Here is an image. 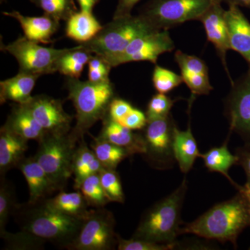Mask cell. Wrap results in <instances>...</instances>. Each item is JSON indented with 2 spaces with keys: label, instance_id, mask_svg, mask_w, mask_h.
Segmentation results:
<instances>
[{
  "label": "cell",
  "instance_id": "cell-10",
  "mask_svg": "<svg viewBox=\"0 0 250 250\" xmlns=\"http://www.w3.org/2000/svg\"><path fill=\"white\" fill-rule=\"evenodd\" d=\"M177 126L171 113L166 118L148 121L144 128L146 152L143 156L149 165L158 170H168L173 167L174 129Z\"/></svg>",
  "mask_w": 250,
  "mask_h": 250
},
{
  "label": "cell",
  "instance_id": "cell-33",
  "mask_svg": "<svg viewBox=\"0 0 250 250\" xmlns=\"http://www.w3.org/2000/svg\"><path fill=\"white\" fill-rule=\"evenodd\" d=\"M4 240L8 249L39 250L43 248L45 241L39 239L27 232L21 231L16 233L5 231L0 234Z\"/></svg>",
  "mask_w": 250,
  "mask_h": 250
},
{
  "label": "cell",
  "instance_id": "cell-43",
  "mask_svg": "<svg viewBox=\"0 0 250 250\" xmlns=\"http://www.w3.org/2000/svg\"><path fill=\"white\" fill-rule=\"evenodd\" d=\"M109 72L88 69V80L93 82H103L109 81V77H108Z\"/></svg>",
  "mask_w": 250,
  "mask_h": 250
},
{
  "label": "cell",
  "instance_id": "cell-49",
  "mask_svg": "<svg viewBox=\"0 0 250 250\" xmlns=\"http://www.w3.org/2000/svg\"><path fill=\"white\" fill-rule=\"evenodd\" d=\"M249 8H250V5Z\"/></svg>",
  "mask_w": 250,
  "mask_h": 250
},
{
  "label": "cell",
  "instance_id": "cell-47",
  "mask_svg": "<svg viewBox=\"0 0 250 250\" xmlns=\"http://www.w3.org/2000/svg\"><path fill=\"white\" fill-rule=\"evenodd\" d=\"M72 1H74V2H75V0H72Z\"/></svg>",
  "mask_w": 250,
  "mask_h": 250
},
{
  "label": "cell",
  "instance_id": "cell-18",
  "mask_svg": "<svg viewBox=\"0 0 250 250\" xmlns=\"http://www.w3.org/2000/svg\"><path fill=\"white\" fill-rule=\"evenodd\" d=\"M103 121V126L98 136L99 139L127 149L131 156L145 154L146 147L142 134L134 133L133 130L113 121L108 115Z\"/></svg>",
  "mask_w": 250,
  "mask_h": 250
},
{
  "label": "cell",
  "instance_id": "cell-46",
  "mask_svg": "<svg viewBox=\"0 0 250 250\" xmlns=\"http://www.w3.org/2000/svg\"><path fill=\"white\" fill-rule=\"evenodd\" d=\"M229 5H236L238 6H246L249 7L250 0H223Z\"/></svg>",
  "mask_w": 250,
  "mask_h": 250
},
{
  "label": "cell",
  "instance_id": "cell-16",
  "mask_svg": "<svg viewBox=\"0 0 250 250\" xmlns=\"http://www.w3.org/2000/svg\"><path fill=\"white\" fill-rule=\"evenodd\" d=\"M230 49L236 51L249 64L250 70V23L239 6L229 5L225 11Z\"/></svg>",
  "mask_w": 250,
  "mask_h": 250
},
{
  "label": "cell",
  "instance_id": "cell-12",
  "mask_svg": "<svg viewBox=\"0 0 250 250\" xmlns=\"http://www.w3.org/2000/svg\"><path fill=\"white\" fill-rule=\"evenodd\" d=\"M174 44L167 30L152 31L134 39L124 52L106 61L112 67L146 61L156 64L161 54L172 52Z\"/></svg>",
  "mask_w": 250,
  "mask_h": 250
},
{
  "label": "cell",
  "instance_id": "cell-37",
  "mask_svg": "<svg viewBox=\"0 0 250 250\" xmlns=\"http://www.w3.org/2000/svg\"><path fill=\"white\" fill-rule=\"evenodd\" d=\"M175 244H160L153 242L145 241L139 238H131V239H124L118 237V250H173L177 247Z\"/></svg>",
  "mask_w": 250,
  "mask_h": 250
},
{
  "label": "cell",
  "instance_id": "cell-30",
  "mask_svg": "<svg viewBox=\"0 0 250 250\" xmlns=\"http://www.w3.org/2000/svg\"><path fill=\"white\" fill-rule=\"evenodd\" d=\"M104 191L111 202L123 204L125 197L121 177L116 169L103 167L99 172Z\"/></svg>",
  "mask_w": 250,
  "mask_h": 250
},
{
  "label": "cell",
  "instance_id": "cell-36",
  "mask_svg": "<svg viewBox=\"0 0 250 250\" xmlns=\"http://www.w3.org/2000/svg\"><path fill=\"white\" fill-rule=\"evenodd\" d=\"M174 59L179 65L181 73L208 75V67L205 62L195 56L188 55L178 50L174 54Z\"/></svg>",
  "mask_w": 250,
  "mask_h": 250
},
{
  "label": "cell",
  "instance_id": "cell-11",
  "mask_svg": "<svg viewBox=\"0 0 250 250\" xmlns=\"http://www.w3.org/2000/svg\"><path fill=\"white\" fill-rule=\"evenodd\" d=\"M225 114L229 123V132L241 136L250 146V70L231 83V89L225 100Z\"/></svg>",
  "mask_w": 250,
  "mask_h": 250
},
{
  "label": "cell",
  "instance_id": "cell-50",
  "mask_svg": "<svg viewBox=\"0 0 250 250\" xmlns=\"http://www.w3.org/2000/svg\"><path fill=\"white\" fill-rule=\"evenodd\" d=\"M249 250H250V248H249Z\"/></svg>",
  "mask_w": 250,
  "mask_h": 250
},
{
  "label": "cell",
  "instance_id": "cell-40",
  "mask_svg": "<svg viewBox=\"0 0 250 250\" xmlns=\"http://www.w3.org/2000/svg\"><path fill=\"white\" fill-rule=\"evenodd\" d=\"M147 124V118L146 114L141 110L134 107L121 123V125L133 131L143 129Z\"/></svg>",
  "mask_w": 250,
  "mask_h": 250
},
{
  "label": "cell",
  "instance_id": "cell-48",
  "mask_svg": "<svg viewBox=\"0 0 250 250\" xmlns=\"http://www.w3.org/2000/svg\"><path fill=\"white\" fill-rule=\"evenodd\" d=\"M1 1H4V0H1Z\"/></svg>",
  "mask_w": 250,
  "mask_h": 250
},
{
  "label": "cell",
  "instance_id": "cell-19",
  "mask_svg": "<svg viewBox=\"0 0 250 250\" xmlns=\"http://www.w3.org/2000/svg\"><path fill=\"white\" fill-rule=\"evenodd\" d=\"M2 14L18 21L22 27L24 36L38 43L47 44L52 42L51 38L59 29V21L47 15L30 17L23 16L16 11L3 12Z\"/></svg>",
  "mask_w": 250,
  "mask_h": 250
},
{
  "label": "cell",
  "instance_id": "cell-38",
  "mask_svg": "<svg viewBox=\"0 0 250 250\" xmlns=\"http://www.w3.org/2000/svg\"><path fill=\"white\" fill-rule=\"evenodd\" d=\"M184 83L191 91L192 95H208L213 89L208 75L200 74L181 73Z\"/></svg>",
  "mask_w": 250,
  "mask_h": 250
},
{
  "label": "cell",
  "instance_id": "cell-20",
  "mask_svg": "<svg viewBox=\"0 0 250 250\" xmlns=\"http://www.w3.org/2000/svg\"><path fill=\"white\" fill-rule=\"evenodd\" d=\"M27 140L15 134L6 126L0 130V175L5 174L11 169L17 167L24 159L27 151Z\"/></svg>",
  "mask_w": 250,
  "mask_h": 250
},
{
  "label": "cell",
  "instance_id": "cell-17",
  "mask_svg": "<svg viewBox=\"0 0 250 250\" xmlns=\"http://www.w3.org/2000/svg\"><path fill=\"white\" fill-rule=\"evenodd\" d=\"M195 95H192L189 100L188 125L185 131H181L177 126L174 129L173 150L174 159L178 164L179 169L184 174L191 170L197 158L200 157L196 140L192 134L190 126V111Z\"/></svg>",
  "mask_w": 250,
  "mask_h": 250
},
{
  "label": "cell",
  "instance_id": "cell-1",
  "mask_svg": "<svg viewBox=\"0 0 250 250\" xmlns=\"http://www.w3.org/2000/svg\"><path fill=\"white\" fill-rule=\"evenodd\" d=\"M12 216L21 231L68 250L76 240L84 220L54 209L47 199L16 204Z\"/></svg>",
  "mask_w": 250,
  "mask_h": 250
},
{
  "label": "cell",
  "instance_id": "cell-31",
  "mask_svg": "<svg viewBox=\"0 0 250 250\" xmlns=\"http://www.w3.org/2000/svg\"><path fill=\"white\" fill-rule=\"evenodd\" d=\"M45 12V15L56 21H66L77 11L75 2L72 0H31Z\"/></svg>",
  "mask_w": 250,
  "mask_h": 250
},
{
  "label": "cell",
  "instance_id": "cell-24",
  "mask_svg": "<svg viewBox=\"0 0 250 250\" xmlns=\"http://www.w3.org/2000/svg\"><path fill=\"white\" fill-rule=\"evenodd\" d=\"M103 167L93 149L88 147L83 138L81 139L75 149L72 161L75 188L77 190L83 179L92 174L99 173Z\"/></svg>",
  "mask_w": 250,
  "mask_h": 250
},
{
  "label": "cell",
  "instance_id": "cell-23",
  "mask_svg": "<svg viewBox=\"0 0 250 250\" xmlns=\"http://www.w3.org/2000/svg\"><path fill=\"white\" fill-rule=\"evenodd\" d=\"M103 28L93 13L75 11L66 21L65 34L72 40L83 44L91 41Z\"/></svg>",
  "mask_w": 250,
  "mask_h": 250
},
{
  "label": "cell",
  "instance_id": "cell-39",
  "mask_svg": "<svg viewBox=\"0 0 250 250\" xmlns=\"http://www.w3.org/2000/svg\"><path fill=\"white\" fill-rule=\"evenodd\" d=\"M133 108L132 105L126 100L115 98L110 104L107 115L113 121L121 124Z\"/></svg>",
  "mask_w": 250,
  "mask_h": 250
},
{
  "label": "cell",
  "instance_id": "cell-27",
  "mask_svg": "<svg viewBox=\"0 0 250 250\" xmlns=\"http://www.w3.org/2000/svg\"><path fill=\"white\" fill-rule=\"evenodd\" d=\"M92 56L93 54L81 45L68 48L59 59L57 71L70 78L79 79Z\"/></svg>",
  "mask_w": 250,
  "mask_h": 250
},
{
  "label": "cell",
  "instance_id": "cell-34",
  "mask_svg": "<svg viewBox=\"0 0 250 250\" xmlns=\"http://www.w3.org/2000/svg\"><path fill=\"white\" fill-rule=\"evenodd\" d=\"M152 82L158 93L166 94L177 88L184 81L182 75L156 65L153 71Z\"/></svg>",
  "mask_w": 250,
  "mask_h": 250
},
{
  "label": "cell",
  "instance_id": "cell-32",
  "mask_svg": "<svg viewBox=\"0 0 250 250\" xmlns=\"http://www.w3.org/2000/svg\"><path fill=\"white\" fill-rule=\"evenodd\" d=\"M16 201L14 187L5 179L1 177L0 184V234L6 231V225L11 215L13 214Z\"/></svg>",
  "mask_w": 250,
  "mask_h": 250
},
{
  "label": "cell",
  "instance_id": "cell-13",
  "mask_svg": "<svg viewBox=\"0 0 250 250\" xmlns=\"http://www.w3.org/2000/svg\"><path fill=\"white\" fill-rule=\"evenodd\" d=\"M22 105L47 132L65 134L71 131L72 117L64 111L60 100L37 95Z\"/></svg>",
  "mask_w": 250,
  "mask_h": 250
},
{
  "label": "cell",
  "instance_id": "cell-26",
  "mask_svg": "<svg viewBox=\"0 0 250 250\" xmlns=\"http://www.w3.org/2000/svg\"><path fill=\"white\" fill-rule=\"evenodd\" d=\"M47 203L52 208L64 214L80 219H85L90 213L89 205L80 191H61L53 198H47Z\"/></svg>",
  "mask_w": 250,
  "mask_h": 250
},
{
  "label": "cell",
  "instance_id": "cell-7",
  "mask_svg": "<svg viewBox=\"0 0 250 250\" xmlns=\"http://www.w3.org/2000/svg\"><path fill=\"white\" fill-rule=\"evenodd\" d=\"M223 0H149L140 11L157 30L170 28L201 17L215 2Z\"/></svg>",
  "mask_w": 250,
  "mask_h": 250
},
{
  "label": "cell",
  "instance_id": "cell-45",
  "mask_svg": "<svg viewBox=\"0 0 250 250\" xmlns=\"http://www.w3.org/2000/svg\"><path fill=\"white\" fill-rule=\"evenodd\" d=\"M238 191L241 192L246 197L247 202H248V208H249L250 218V184L246 182L244 186H240L236 184L234 186Z\"/></svg>",
  "mask_w": 250,
  "mask_h": 250
},
{
  "label": "cell",
  "instance_id": "cell-25",
  "mask_svg": "<svg viewBox=\"0 0 250 250\" xmlns=\"http://www.w3.org/2000/svg\"><path fill=\"white\" fill-rule=\"evenodd\" d=\"M231 134L229 132L228 139L223 146L211 148L205 154L201 153L200 158H202L206 167L210 172H218L223 174L234 187L236 183L229 175V170L233 166L238 165V157L236 154H231L229 150L228 142Z\"/></svg>",
  "mask_w": 250,
  "mask_h": 250
},
{
  "label": "cell",
  "instance_id": "cell-21",
  "mask_svg": "<svg viewBox=\"0 0 250 250\" xmlns=\"http://www.w3.org/2000/svg\"><path fill=\"white\" fill-rule=\"evenodd\" d=\"M40 75L19 72L16 76L0 82V102H14L19 104L27 103L31 98V93L36 81Z\"/></svg>",
  "mask_w": 250,
  "mask_h": 250
},
{
  "label": "cell",
  "instance_id": "cell-28",
  "mask_svg": "<svg viewBox=\"0 0 250 250\" xmlns=\"http://www.w3.org/2000/svg\"><path fill=\"white\" fill-rule=\"evenodd\" d=\"M91 149L103 167L106 168L116 169L122 161L131 156L127 149L98 137L94 138Z\"/></svg>",
  "mask_w": 250,
  "mask_h": 250
},
{
  "label": "cell",
  "instance_id": "cell-9",
  "mask_svg": "<svg viewBox=\"0 0 250 250\" xmlns=\"http://www.w3.org/2000/svg\"><path fill=\"white\" fill-rule=\"evenodd\" d=\"M115 227L116 220L111 211L104 207L90 210L70 250L116 249L119 235L115 231Z\"/></svg>",
  "mask_w": 250,
  "mask_h": 250
},
{
  "label": "cell",
  "instance_id": "cell-14",
  "mask_svg": "<svg viewBox=\"0 0 250 250\" xmlns=\"http://www.w3.org/2000/svg\"><path fill=\"white\" fill-rule=\"evenodd\" d=\"M221 2L222 1H218L212 4L198 21L203 24L207 39L215 46L229 78L232 83L233 81L230 77L226 61L227 52L230 49L228 26L225 19L226 11L222 7Z\"/></svg>",
  "mask_w": 250,
  "mask_h": 250
},
{
  "label": "cell",
  "instance_id": "cell-8",
  "mask_svg": "<svg viewBox=\"0 0 250 250\" xmlns=\"http://www.w3.org/2000/svg\"><path fill=\"white\" fill-rule=\"evenodd\" d=\"M67 49L43 47L25 36L8 45H1V50L9 52L17 60L20 72L40 76L57 72V62Z\"/></svg>",
  "mask_w": 250,
  "mask_h": 250
},
{
  "label": "cell",
  "instance_id": "cell-22",
  "mask_svg": "<svg viewBox=\"0 0 250 250\" xmlns=\"http://www.w3.org/2000/svg\"><path fill=\"white\" fill-rule=\"evenodd\" d=\"M4 126L27 141L36 140L39 142L47 133L27 108L19 104L13 106Z\"/></svg>",
  "mask_w": 250,
  "mask_h": 250
},
{
  "label": "cell",
  "instance_id": "cell-4",
  "mask_svg": "<svg viewBox=\"0 0 250 250\" xmlns=\"http://www.w3.org/2000/svg\"><path fill=\"white\" fill-rule=\"evenodd\" d=\"M188 190L183 182L170 195L162 199L143 215L132 238L160 244H175L183 225L181 213Z\"/></svg>",
  "mask_w": 250,
  "mask_h": 250
},
{
  "label": "cell",
  "instance_id": "cell-5",
  "mask_svg": "<svg viewBox=\"0 0 250 250\" xmlns=\"http://www.w3.org/2000/svg\"><path fill=\"white\" fill-rule=\"evenodd\" d=\"M155 31L159 30L153 27L143 16L131 15L113 19L111 22L103 26L91 41L80 45L90 53L107 61L124 52L136 38Z\"/></svg>",
  "mask_w": 250,
  "mask_h": 250
},
{
  "label": "cell",
  "instance_id": "cell-35",
  "mask_svg": "<svg viewBox=\"0 0 250 250\" xmlns=\"http://www.w3.org/2000/svg\"><path fill=\"white\" fill-rule=\"evenodd\" d=\"M177 101V99L172 100L166 94H156L151 98L147 104L146 113L147 122L168 116L170 114L171 108Z\"/></svg>",
  "mask_w": 250,
  "mask_h": 250
},
{
  "label": "cell",
  "instance_id": "cell-41",
  "mask_svg": "<svg viewBox=\"0 0 250 250\" xmlns=\"http://www.w3.org/2000/svg\"><path fill=\"white\" fill-rule=\"evenodd\" d=\"M235 154L238 157V165L243 167L248 178L247 182L250 184V146L245 145L243 147H238Z\"/></svg>",
  "mask_w": 250,
  "mask_h": 250
},
{
  "label": "cell",
  "instance_id": "cell-15",
  "mask_svg": "<svg viewBox=\"0 0 250 250\" xmlns=\"http://www.w3.org/2000/svg\"><path fill=\"white\" fill-rule=\"evenodd\" d=\"M27 181L29 190V202L46 200L56 191H61L36 161L35 156L24 157L18 166Z\"/></svg>",
  "mask_w": 250,
  "mask_h": 250
},
{
  "label": "cell",
  "instance_id": "cell-42",
  "mask_svg": "<svg viewBox=\"0 0 250 250\" xmlns=\"http://www.w3.org/2000/svg\"><path fill=\"white\" fill-rule=\"evenodd\" d=\"M141 0H118L113 19L131 16V11Z\"/></svg>",
  "mask_w": 250,
  "mask_h": 250
},
{
  "label": "cell",
  "instance_id": "cell-2",
  "mask_svg": "<svg viewBox=\"0 0 250 250\" xmlns=\"http://www.w3.org/2000/svg\"><path fill=\"white\" fill-rule=\"evenodd\" d=\"M250 225L248 202L241 192L207 210L206 213L180 229V235L190 234L208 240L229 242L236 248L237 239Z\"/></svg>",
  "mask_w": 250,
  "mask_h": 250
},
{
  "label": "cell",
  "instance_id": "cell-6",
  "mask_svg": "<svg viewBox=\"0 0 250 250\" xmlns=\"http://www.w3.org/2000/svg\"><path fill=\"white\" fill-rule=\"evenodd\" d=\"M70 135L47 132L39 141L36 161L61 191L73 175L72 161L77 143Z\"/></svg>",
  "mask_w": 250,
  "mask_h": 250
},
{
  "label": "cell",
  "instance_id": "cell-29",
  "mask_svg": "<svg viewBox=\"0 0 250 250\" xmlns=\"http://www.w3.org/2000/svg\"><path fill=\"white\" fill-rule=\"evenodd\" d=\"M77 190L82 192L89 207L95 208H103L111 202L104 191L99 173L83 179Z\"/></svg>",
  "mask_w": 250,
  "mask_h": 250
},
{
  "label": "cell",
  "instance_id": "cell-3",
  "mask_svg": "<svg viewBox=\"0 0 250 250\" xmlns=\"http://www.w3.org/2000/svg\"><path fill=\"white\" fill-rule=\"evenodd\" d=\"M68 99L76 110V125L70 131L72 139L79 142L97 122L108 114L115 98L111 82H93L69 77L67 81Z\"/></svg>",
  "mask_w": 250,
  "mask_h": 250
},
{
  "label": "cell",
  "instance_id": "cell-44",
  "mask_svg": "<svg viewBox=\"0 0 250 250\" xmlns=\"http://www.w3.org/2000/svg\"><path fill=\"white\" fill-rule=\"evenodd\" d=\"M77 1L80 5V11L93 13V8L99 0H77Z\"/></svg>",
  "mask_w": 250,
  "mask_h": 250
}]
</instances>
